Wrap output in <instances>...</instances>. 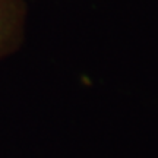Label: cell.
Masks as SVG:
<instances>
[{
    "instance_id": "obj_1",
    "label": "cell",
    "mask_w": 158,
    "mask_h": 158,
    "mask_svg": "<svg viewBox=\"0 0 158 158\" xmlns=\"http://www.w3.org/2000/svg\"><path fill=\"white\" fill-rule=\"evenodd\" d=\"M25 19L27 5L23 0H0V60L22 44Z\"/></svg>"
}]
</instances>
